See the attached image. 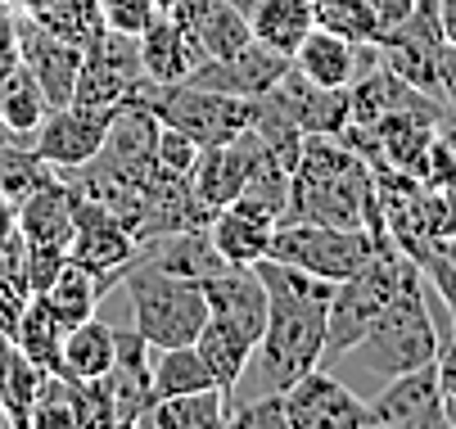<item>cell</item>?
Instances as JSON below:
<instances>
[{
  "mask_svg": "<svg viewBox=\"0 0 456 429\" xmlns=\"http://www.w3.org/2000/svg\"><path fill=\"white\" fill-rule=\"evenodd\" d=\"M438 326L429 317V294H425V276L416 271L394 298L388 308L366 326V335L344 352V357H357L362 371L379 376V380H394L403 371H416V366H429L438 357Z\"/></svg>",
  "mask_w": 456,
  "mask_h": 429,
  "instance_id": "cell-3",
  "label": "cell"
},
{
  "mask_svg": "<svg viewBox=\"0 0 456 429\" xmlns=\"http://www.w3.org/2000/svg\"><path fill=\"white\" fill-rule=\"evenodd\" d=\"M73 208H77L73 181L54 172V176L41 181L28 199H19V208H14L19 235L28 244H63V249H69V239H73Z\"/></svg>",
  "mask_w": 456,
  "mask_h": 429,
  "instance_id": "cell-17",
  "label": "cell"
},
{
  "mask_svg": "<svg viewBox=\"0 0 456 429\" xmlns=\"http://www.w3.org/2000/svg\"><path fill=\"white\" fill-rule=\"evenodd\" d=\"M150 357H154V348L145 344V335L136 326L118 330V352H113V366H109V376H104V384L113 393L118 425H141V416L154 407Z\"/></svg>",
  "mask_w": 456,
  "mask_h": 429,
  "instance_id": "cell-15",
  "label": "cell"
},
{
  "mask_svg": "<svg viewBox=\"0 0 456 429\" xmlns=\"http://www.w3.org/2000/svg\"><path fill=\"white\" fill-rule=\"evenodd\" d=\"M248 28L257 41H267L285 54H294V45L316 28L312 19V0H257L248 10Z\"/></svg>",
  "mask_w": 456,
  "mask_h": 429,
  "instance_id": "cell-30",
  "label": "cell"
},
{
  "mask_svg": "<svg viewBox=\"0 0 456 429\" xmlns=\"http://www.w3.org/2000/svg\"><path fill=\"white\" fill-rule=\"evenodd\" d=\"M109 276H100V271H91V267H82L77 258H69L59 267V276L41 289V298L50 303V312L63 321V326H77V321H86V317H95V308H100V298L109 294Z\"/></svg>",
  "mask_w": 456,
  "mask_h": 429,
  "instance_id": "cell-24",
  "label": "cell"
},
{
  "mask_svg": "<svg viewBox=\"0 0 456 429\" xmlns=\"http://www.w3.org/2000/svg\"><path fill=\"white\" fill-rule=\"evenodd\" d=\"M150 376H154V402L159 398H176V393H200L213 389V371L200 357L194 344H176V348H154L150 357Z\"/></svg>",
  "mask_w": 456,
  "mask_h": 429,
  "instance_id": "cell-28",
  "label": "cell"
},
{
  "mask_svg": "<svg viewBox=\"0 0 456 429\" xmlns=\"http://www.w3.org/2000/svg\"><path fill=\"white\" fill-rule=\"evenodd\" d=\"M312 19H316V28L339 32L348 41H375L379 36L370 0H312Z\"/></svg>",
  "mask_w": 456,
  "mask_h": 429,
  "instance_id": "cell-32",
  "label": "cell"
},
{
  "mask_svg": "<svg viewBox=\"0 0 456 429\" xmlns=\"http://www.w3.org/2000/svg\"><path fill=\"white\" fill-rule=\"evenodd\" d=\"M200 5H204V0H181V5H176L172 14H176V19H185V14H194V10H200Z\"/></svg>",
  "mask_w": 456,
  "mask_h": 429,
  "instance_id": "cell-46",
  "label": "cell"
},
{
  "mask_svg": "<svg viewBox=\"0 0 456 429\" xmlns=\"http://www.w3.org/2000/svg\"><path fill=\"white\" fill-rule=\"evenodd\" d=\"M452 339H456V312H452Z\"/></svg>",
  "mask_w": 456,
  "mask_h": 429,
  "instance_id": "cell-47",
  "label": "cell"
},
{
  "mask_svg": "<svg viewBox=\"0 0 456 429\" xmlns=\"http://www.w3.org/2000/svg\"><path fill=\"white\" fill-rule=\"evenodd\" d=\"M253 271L267 285V326L257 339L253 366L263 376V393H285L325 357V317H330L335 285L276 258L253 263Z\"/></svg>",
  "mask_w": 456,
  "mask_h": 429,
  "instance_id": "cell-1",
  "label": "cell"
},
{
  "mask_svg": "<svg viewBox=\"0 0 456 429\" xmlns=\"http://www.w3.org/2000/svg\"><path fill=\"white\" fill-rule=\"evenodd\" d=\"M141 59H145V82H181L194 64H204L194 36L172 14H154V23L141 32Z\"/></svg>",
  "mask_w": 456,
  "mask_h": 429,
  "instance_id": "cell-21",
  "label": "cell"
},
{
  "mask_svg": "<svg viewBox=\"0 0 456 429\" xmlns=\"http://www.w3.org/2000/svg\"><path fill=\"white\" fill-rule=\"evenodd\" d=\"M63 263H69V249H63V244H28V285H32V294H41L59 276Z\"/></svg>",
  "mask_w": 456,
  "mask_h": 429,
  "instance_id": "cell-37",
  "label": "cell"
},
{
  "mask_svg": "<svg viewBox=\"0 0 456 429\" xmlns=\"http://www.w3.org/2000/svg\"><path fill=\"white\" fill-rule=\"evenodd\" d=\"M122 285L132 294V326L145 335L150 348H176L200 339L208 321L204 280H185L150 263H132L122 271Z\"/></svg>",
  "mask_w": 456,
  "mask_h": 429,
  "instance_id": "cell-5",
  "label": "cell"
},
{
  "mask_svg": "<svg viewBox=\"0 0 456 429\" xmlns=\"http://www.w3.org/2000/svg\"><path fill=\"white\" fill-rule=\"evenodd\" d=\"M253 154H257L253 132L200 150V158H194V167H190V190L200 195V204L208 213H217V208L240 199L244 181H248V167H253Z\"/></svg>",
  "mask_w": 456,
  "mask_h": 429,
  "instance_id": "cell-14",
  "label": "cell"
},
{
  "mask_svg": "<svg viewBox=\"0 0 456 429\" xmlns=\"http://www.w3.org/2000/svg\"><path fill=\"white\" fill-rule=\"evenodd\" d=\"M100 10H104V28L126 32V36H141L159 14L154 0H100Z\"/></svg>",
  "mask_w": 456,
  "mask_h": 429,
  "instance_id": "cell-36",
  "label": "cell"
},
{
  "mask_svg": "<svg viewBox=\"0 0 456 429\" xmlns=\"http://www.w3.org/2000/svg\"><path fill=\"white\" fill-rule=\"evenodd\" d=\"M200 141H190L185 132H176V127H163L159 122V136H154V163L163 167V172H172V176H190V167H194V158H200Z\"/></svg>",
  "mask_w": 456,
  "mask_h": 429,
  "instance_id": "cell-35",
  "label": "cell"
},
{
  "mask_svg": "<svg viewBox=\"0 0 456 429\" xmlns=\"http://www.w3.org/2000/svg\"><path fill=\"white\" fill-rule=\"evenodd\" d=\"M63 335H69V326H63L54 312H50V303L41 294H32L23 303V312H19V326H14V344L41 366V371H59V357H63Z\"/></svg>",
  "mask_w": 456,
  "mask_h": 429,
  "instance_id": "cell-29",
  "label": "cell"
},
{
  "mask_svg": "<svg viewBox=\"0 0 456 429\" xmlns=\"http://www.w3.org/2000/svg\"><path fill=\"white\" fill-rule=\"evenodd\" d=\"M0 425H5V429H10V420H5V411H0Z\"/></svg>",
  "mask_w": 456,
  "mask_h": 429,
  "instance_id": "cell-48",
  "label": "cell"
},
{
  "mask_svg": "<svg viewBox=\"0 0 456 429\" xmlns=\"http://www.w3.org/2000/svg\"><path fill=\"white\" fill-rule=\"evenodd\" d=\"M0 5L14 10V14H37V10L45 5V0H0Z\"/></svg>",
  "mask_w": 456,
  "mask_h": 429,
  "instance_id": "cell-44",
  "label": "cell"
},
{
  "mask_svg": "<svg viewBox=\"0 0 456 429\" xmlns=\"http://www.w3.org/2000/svg\"><path fill=\"white\" fill-rule=\"evenodd\" d=\"M375 239L379 235L366 231V226H325V222H307V217H281L276 231H272V254L267 258L339 285L370 258Z\"/></svg>",
  "mask_w": 456,
  "mask_h": 429,
  "instance_id": "cell-7",
  "label": "cell"
},
{
  "mask_svg": "<svg viewBox=\"0 0 456 429\" xmlns=\"http://www.w3.org/2000/svg\"><path fill=\"white\" fill-rule=\"evenodd\" d=\"M176 19V14H172ZM190 36H194V45H200V54L204 59H231V54H240L248 41H253V28H248V14L240 10V5H231V0H204L194 14H185V19H176Z\"/></svg>",
  "mask_w": 456,
  "mask_h": 429,
  "instance_id": "cell-22",
  "label": "cell"
},
{
  "mask_svg": "<svg viewBox=\"0 0 456 429\" xmlns=\"http://www.w3.org/2000/svg\"><path fill=\"white\" fill-rule=\"evenodd\" d=\"M231 416V398L213 384V389H200V393H176V398H159L141 425L145 429H217L226 425Z\"/></svg>",
  "mask_w": 456,
  "mask_h": 429,
  "instance_id": "cell-26",
  "label": "cell"
},
{
  "mask_svg": "<svg viewBox=\"0 0 456 429\" xmlns=\"http://www.w3.org/2000/svg\"><path fill=\"white\" fill-rule=\"evenodd\" d=\"M411 5H416V0H370V10H375V23H379V32L398 28V23L411 14Z\"/></svg>",
  "mask_w": 456,
  "mask_h": 429,
  "instance_id": "cell-41",
  "label": "cell"
},
{
  "mask_svg": "<svg viewBox=\"0 0 456 429\" xmlns=\"http://www.w3.org/2000/svg\"><path fill=\"white\" fill-rule=\"evenodd\" d=\"M226 425L231 429H289L285 393H263L257 402H231Z\"/></svg>",
  "mask_w": 456,
  "mask_h": 429,
  "instance_id": "cell-34",
  "label": "cell"
},
{
  "mask_svg": "<svg viewBox=\"0 0 456 429\" xmlns=\"http://www.w3.org/2000/svg\"><path fill=\"white\" fill-rule=\"evenodd\" d=\"M204 294H208V317H226L240 330H248L253 339H263V326H267V285H263V276H257L253 267L222 263L204 280Z\"/></svg>",
  "mask_w": 456,
  "mask_h": 429,
  "instance_id": "cell-16",
  "label": "cell"
},
{
  "mask_svg": "<svg viewBox=\"0 0 456 429\" xmlns=\"http://www.w3.org/2000/svg\"><path fill=\"white\" fill-rule=\"evenodd\" d=\"M272 231L276 222L267 217H257L240 204H226L208 217V239H213V249L222 254V263H235V267H253V263H263L272 254Z\"/></svg>",
  "mask_w": 456,
  "mask_h": 429,
  "instance_id": "cell-20",
  "label": "cell"
},
{
  "mask_svg": "<svg viewBox=\"0 0 456 429\" xmlns=\"http://www.w3.org/2000/svg\"><path fill=\"white\" fill-rule=\"evenodd\" d=\"M14 231H19V222H14V204H5V199H0V244H5Z\"/></svg>",
  "mask_w": 456,
  "mask_h": 429,
  "instance_id": "cell-43",
  "label": "cell"
},
{
  "mask_svg": "<svg viewBox=\"0 0 456 429\" xmlns=\"http://www.w3.org/2000/svg\"><path fill=\"white\" fill-rule=\"evenodd\" d=\"M194 348H200V357L208 361L217 389L235 402V389L244 384L248 366H253L257 339H253L248 330H240L235 321H226V317H208L204 330H200V339H194Z\"/></svg>",
  "mask_w": 456,
  "mask_h": 429,
  "instance_id": "cell-19",
  "label": "cell"
},
{
  "mask_svg": "<svg viewBox=\"0 0 456 429\" xmlns=\"http://www.w3.org/2000/svg\"><path fill=\"white\" fill-rule=\"evenodd\" d=\"M416 271L420 267L398 249V244L388 239V235H379L370 258L348 280H339L335 294H330V317H325V357L321 361L344 357L366 335V326L388 308V298H394Z\"/></svg>",
  "mask_w": 456,
  "mask_h": 429,
  "instance_id": "cell-4",
  "label": "cell"
},
{
  "mask_svg": "<svg viewBox=\"0 0 456 429\" xmlns=\"http://www.w3.org/2000/svg\"><path fill=\"white\" fill-rule=\"evenodd\" d=\"M438 104L447 113H456V50H443V64H438Z\"/></svg>",
  "mask_w": 456,
  "mask_h": 429,
  "instance_id": "cell-40",
  "label": "cell"
},
{
  "mask_svg": "<svg viewBox=\"0 0 456 429\" xmlns=\"http://www.w3.org/2000/svg\"><path fill=\"white\" fill-rule=\"evenodd\" d=\"M289 217L325 226H366L375 235H388L375 199V167L339 136H303L289 186Z\"/></svg>",
  "mask_w": 456,
  "mask_h": 429,
  "instance_id": "cell-2",
  "label": "cell"
},
{
  "mask_svg": "<svg viewBox=\"0 0 456 429\" xmlns=\"http://www.w3.org/2000/svg\"><path fill=\"white\" fill-rule=\"evenodd\" d=\"M141 249V239L126 231L100 199H86L77 195V208H73V239H69V258H77L82 267L109 276V280H122V271L132 267Z\"/></svg>",
  "mask_w": 456,
  "mask_h": 429,
  "instance_id": "cell-10",
  "label": "cell"
},
{
  "mask_svg": "<svg viewBox=\"0 0 456 429\" xmlns=\"http://www.w3.org/2000/svg\"><path fill=\"white\" fill-rule=\"evenodd\" d=\"M132 263H150V267L185 276V280H208L222 267V254L213 249L208 226H185V231H163V235L141 239Z\"/></svg>",
  "mask_w": 456,
  "mask_h": 429,
  "instance_id": "cell-18",
  "label": "cell"
},
{
  "mask_svg": "<svg viewBox=\"0 0 456 429\" xmlns=\"http://www.w3.org/2000/svg\"><path fill=\"white\" fill-rule=\"evenodd\" d=\"M438 23H443V41L456 50V0H438Z\"/></svg>",
  "mask_w": 456,
  "mask_h": 429,
  "instance_id": "cell-42",
  "label": "cell"
},
{
  "mask_svg": "<svg viewBox=\"0 0 456 429\" xmlns=\"http://www.w3.org/2000/svg\"><path fill=\"white\" fill-rule=\"evenodd\" d=\"M23 64V54H19V14L0 5V77L14 73Z\"/></svg>",
  "mask_w": 456,
  "mask_h": 429,
  "instance_id": "cell-38",
  "label": "cell"
},
{
  "mask_svg": "<svg viewBox=\"0 0 456 429\" xmlns=\"http://www.w3.org/2000/svg\"><path fill=\"white\" fill-rule=\"evenodd\" d=\"M19 54H23V69L41 82L50 109L69 104L73 86H77V69H82V45L50 32L45 23H37L32 14H19Z\"/></svg>",
  "mask_w": 456,
  "mask_h": 429,
  "instance_id": "cell-12",
  "label": "cell"
},
{
  "mask_svg": "<svg viewBox=\"0 0 456 429\" xmlns=\"http://www.w3.org/2000/svg\"><path fill=\"white\" fill-rule=\"evenodd\" d=\"M425 285L438 289V298L447 303V312H456V235H438L429 249L416 258Z\"/></svg>",
  "mask_w": 456,
  "mask_h": 429,
  "instance_id": "cell-33",
  "label": "cell"
},
{
  "mask_svg": "<svg viewBox=\"0 0 456 429\" xmlns=\"http://www.w3.org/2000/svg\"><path fill=\"white\" fill-rule=\"evenodd\" d=\"M136 100L150 104V113L163 127H176L200 145H222V141H235L253 127V100L204 91L190 82H141Z\"/></svg>",
  "mask_w": 456,
  "mask_h": 429,
  "instance_id": "cell-6",
  "label": "cell"
},
{
  "mask_svg": "<svg viewBox=\"0 0 456 429\" xmlns=\"http://www.w3.org/2000/svg\"><path fill=\"white\" fill-rule=\"evenodd\" d=\"M267 95L289 113V122H294L303 136H344L348 122H353L348 86H316V82L303 77L294 64H289V73H285Z\"/></svg>",
  "mask_w": 456,
  "mask_h": 429,
  "instance_id": "cell-13",
  "label": "cell"
},
{
  "mask_svg": "<svg viewBox=\"0 0 456 429\" xmlns=\"http://www.w3.org/2000/svg\"><path fill=\"white\" fill-rule=\"evenodd\" d=\"M443 420L447 429H456V398H443Z\"/></svg>",
  "mask_w": 456,
  "mask_h": 429,
  "instance_id": "cell-45",
  "label": "cell"
},
{
  "mask_svg": "<svg viewBox=\"0 0 456 429\" xmlns=\"http://www.w3.org/2000/svg\"><path fill=\"white\" fill-rule=\"evenodd\" d=\"M45 371L14 344L0 335V411H5L10 429H28V416H32V398L41 389Z\"/></svg>",
  "mask_w": 456,
  "mask_h": 429,
  "instance_id": "cell-27",
  "label": "cell"
},
{
  "mask_svg": "<svg viewBox=\"0 0 456 429\" xmlns=\"http://www.w3.org/2000/svg\"><path fill=\"white\" fill-rule=\"evenodd\" d=\"M113 352H118V330L109 321H100V317H86V321L69 326V335H63L59 376H69V380H100V376H109Z\"/></svg>",
  "mask_w": 456,
  "mask_h": 429,
  "instance_id": "cell-25",
  "label": "cell"
},
{
  "mask_svg": "<svg viewBox=\"0 0 456 429\" xmlns=\"http://www.w3.org/2000/svg\"><path fill=\"white\" fill-rule=\"evenodd\" d=\"M285 416L289 429H362L366 425V398H357L344 380L312 366L285 389Z\"/></svg>",
  "mask_w": 456,
  "mask_h": 429,
  "instance_id": "cell-11",
  "label": "cell"
},
{
  "mask_svg": "<svg viewBox=\"0 0 456 429\" xmlns=\"http://www.w3.org/2000/svg\"><path fill=\"white\" fill-rule=\"evenodd\" d=\"M113 113H118L113 104H77V100H69V104H59V109H50L41 117V127L32 132V150L54 172H77V167H86L100 154V145H104V136L113 127Z\"/></svg>",
  "mask_w": 456,
  "mask_h": 429,
  "instance_id": "cell-8",
  "label": "cell"
},
{
  "mask_svg": "<svg viewBox=\"0 0 456 429\" xmlns=\"http://www.w3.org/2000/svg\"><path fill=\"white\" fill-rule=\"evenodd\" d=\"M434 366H438V389H443V398H456V339H443V344H438Z\"/></svg>",
  "mask_w": 456,
  "mask_h": 429,
  "instance_id": "cell-39",
  "label": "cell"
},
{
  "mask_svg": "<svg viewBox=\"0 0 456 429\" xmlns=\"http://www.w3.org/2000/svg\"><path fill=\"white\" fill-rule=\"evenodd\" d=\"M28 429H77V393H73L69 376L45 371V380H41V389L32 398Z\"/></svg>",
  "mask_w": 456,
  "mask_h": 429,
  "instance_id": "cell-31",
  "label": "cell"
},
{
  "mask_svg": "<svg viewBox=\"0 0 456 429\" xmlns=\"http://www.w3.org/2000/svg\"><path fill=\"white\" fill-rule=\"evenodd\" d=\"M294 69L303 77H312L316 86H348L357 77V41L339 36V32H325L312 28L298 45H294Z\"/></svg>",
  "mask_w": 456,
  "mask_h": 429,
  "instance_id": "cell-23",
  "label": "cell"
},
{
  "mask_svg": "<svg viewBox=\"0 0 456 429\" xmlns=\"http://www.w3.org/2000/svg\"><path fill=\"white\" fill-rule=\"evenodd\" d=\"M366 425L379 429H447L443 420V389H438V366H416L394 380L366 402Z\"/></svg>",
  "mask_w": 456,
  "mask_h": 429,
  "instance_id": "cell-9",
  "label": "cell"
}]
</instances>
